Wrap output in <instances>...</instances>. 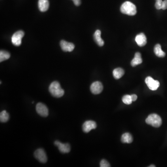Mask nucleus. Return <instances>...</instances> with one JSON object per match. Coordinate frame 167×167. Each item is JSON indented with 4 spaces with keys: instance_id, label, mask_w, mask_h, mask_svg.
Returning a JSON list of instances; mask_svg holds the SVG:
<instances>
[{
    "instance_id": "obj_2",
    "label": "nucleus",
    "mask_w": 167,
    "mask_h": 167,
    "mask_svg": "<svg viewBox=\"0 0 167 167\" xmlns=\"http://www.w3.org/2000/svg\"><path fill=\"white\" fill-rule=\"evenodd\" d=\"M120 11L123 14L130 16H133L137 13L136 6L133 3L129 1L123 3L121 6Z\"/></svg>"
},
{
    "instance_id": "obj_15",
    "label": "nucleus",
    "mask_w": 167,
    "mask_h": 167,
    "mask_svg": "<svg viewBox=\"0 0 167 167\" xmlns=\"http://www.w3.org/2000/svg\"><path fill=\"white\" fill-rule=\"evenodd\" d=\"M101 32L100 30H97L94 34V39L96 43L100 47H102L104 45V41L101 37Z\"/></svg>"
},
{
    "instance_id": "obj_5",
    "label": "nucleus",
    "mask_w": 167,
    "mask_h": 167,
    "mask_svg": "<svg viewBox=\"0 0 167 167\" xmlns=\"http://www.w3.org/2000/svg\"><path fill=\"white\" fill-rule=\"evenodd\" d=\"M145 82L149 88L152 91L157 90L160 86V83L158 81H155L150 76L146 78Z\"/></svg>"
},
{
    "instance_id": "obj_17",
    "label": "nucleus",
    "mask_w": 167,
    "mask_h": 167,
    "mask_svg": "<svg viewBox=\"0 0 167 167\" xmlns=\"http://www.w3.org/2000/svg\"><path fill=\"white\" fill-rule=\"evenodd\" d=\"M124 74L125 71L121 68H117L113 71V77L116 79H119L122 78Z\"/></svg>"
},
{
    "instance_id": "obj_19",
    "label": "nucleus",
    "mask_w": 167,
    "mask_h": 167,
    "mask_svg": "<svg viewBox=\"0 0 167 167\" xmlns=\"http://www.w3.org/2000/svg\"><path fill=\"white\" fill-rule=\"evenodd\" d=\"M10 115L6 111L4 110L0 113V121L1 123H6L9 121Z\"/></svg>"
},
{
    "instance_id": "obj_20",
    "label": "nucleus",
    "mask_w": 167,
    "mask_h": 167,
    "mask_svg": "<svg viewBox=\"0 0 167 167\" xmlns=\"http://www.w3.org/2000/svg\"><path fill=\"white\" fill-rule=\"evenodd\" d=\"M10 57V54L9 52L6 51H1L0 52V62H1L9 59Z\"/></svg>"
},
{
    "instance_id": "obj_4",
    "label": "nucleus",
    "mask_w": 167,
    "mask_h": 167,
    "mask_svg": "<svg viewBox=\"0 0 167 167\" xmlns=\"http://www.w3.org/2000/svg\"><path fill=\"white\" fill-rule=\"evenodd\" d=\"M34 155L35 158L40 163H45L47 162L48 158L47 154L42 149H38L35 150L34 153Z\"/></svg>"
},
{
    "instance_id": "obj_21",
    "label": "nucleus",
    "mask_w": 167,
    "mask_h": 167,
    "mask_svg": "<svg viewBox=\"0 0 167 167\" xmlns=\"http://www.w3.org/2000/svg\"><path fill=\"white\" fill-rule=\"evenodd\" d=\"M122 101L125 104L130 105L132 102L131 96L129 95H126L124 96L122 98Z\"/></svg>"
},
{
    "instance_id": "obj_3",
    "label": "nucleus",
    "mask_w": 167,
    "mask_h": 167,
    "mask_svg": "<svg viewBox=\"0 0 167 167\" xmlns=\"http://www.w3.org/2000/svg\"><path fill=\"white\" fill-rule=\"evenodd\" d=\"M146 123L153 127L158 128L162 125V120L158 115L157 114H151L146 119Z\"/></svg>"
},
{
    "instance_id": "obj_16",
    "label": "nucleus",
    "mask_w": 167,
    "mask_h": 167,
    "mask_svg": "<svg viewBox=\"0 0 167 167\" xmlns=\"http://www.w3.org/2000/svg\"><path fill=\"white\" fill-rule=\"evenodd\" d=\"M154 51L155 54V55L158 57L163 58L166 55L165 52H163L162 50L161 45L159 44H157L155 46Z\"/></svg>"
},
{
    "instance_id": "obj_26",
    "label": "nucleus",
    "mask_w": 167,
    "mask_h": 167,
    "mask_svg": "<svg viewBox=\"0 0 167 167\" xmlns=\"http://www.w3.org/2000/svg\"><path fill=\"white\" fill-rule=\"evenodd\" d=\"M130 96H131V100H132V102L135 101L137 100V98H138V96L136 94H132V95Z\"/></svg>"
},
{
    "instance_id": "obj_10",
    "label": "nucleus",
    "mask_w": 167,
    "mask_h": 167,
    "mask_svg": "<svg viewBox=\"0 0 167 167\" xmlns=\"http://www.w3.org/2000/svg\"><path fill=\"white\" fill-rule=\"evenodd\" d=\"M97 127V124L93 121H86L83 125V130L85 133H88L93 129H95Z\"/></svg>"
},
{
    "instance_id": "obj_22",
    "label": "nucleus",
    "mask_w": 167,
    "mask_h": 167,
    "mask_svg": "<svg viewBox=\"0 0 167 167\" xmlns=\"http://www.w3.org/2000/svg\"><path fill=\"white\" fill-rule=\"evenodd\" d=\"M155 7L157 10H159L162 9L163 1L162 0H155Z\"/></svg>"
},
{
    "instance_id": "obj_1",
    "label": "nucleus",
    "mask_w": 167,
    "mask_h": 167,
    "mask_svg": "<svg viewBox=\"0 0 167 167\" xmlns=\"http://www.w3.org/2000/svg\"><path fill=\"white\" fill-rule=\"evenodd\" d=\"M49 91L51 95L56 98L62 97L64 93V90L62 88L60 84L57 81H54L50 84Z\"/></svg>"
},
{
    "instance_id": "obj_14",
    "label": "nucleus",
    "mask_w": 167,
    "mask_h": 167,
    "mask_svg": "<svg viewBox=\"0 0 167 167\" xmlns=\"http://www.w3.org/2000/svg\"><path fill=\"white\" fill-rule=\"evenodd\" d=\"M143 62L141 54L139 52H137L135 54L134 58L131 60V65L132 67H135L138 64H141Z\"/></svg>"
},
{
    "instance_id": "obj_18",
    "label": "nucleus",
    "mask_w": 167,
    "mask_h": 167,
    "mask_svg": "<svg viewBox=\"0 0 167 167\" xmlns=\"http://www.w3.org/2000/svg\"><path fill=\"white\" fill-rule=\"evenodd\" d=\"M121 141L123 143L130 144L133 142V138L130 134L129 133H125L122 135Z\"/></svg>"
},
{
    "instance_id": "obj_13",
    "label": "nucleus",
    "mask_w": 167,
    "mask_h": 167,
    "mask_svg": "<svg viewBox=\"0 0 167 167\" xmlns=\"http://www.w3.org/2000/svg\"><path fill=\"white\" fill-rule=\"evenodd\" d=\"M49 6L48 0H39L38 7L40 10L41 12L47 11Z\"/></svg>"
},
{
    "instance_id": "obj_11",
    "label": "nucleus",
    "mask_w": 167,
    "mask_h": 167,
    "mask_svg": "<svg viewBox=\"0 0 167 167\" xmlns=\"http://www.w3.org/2000/svg\"><path fill=\"white\" fill-rule=\"evenodd\" d=\"M60 45L62 49L64 52H72L75 48V45L73 43L68 42L65 40L60 41Z\"/></svg>"
},
{
    "instance_id": "obj_24",
    "label": "nucleus",
    "mask_w": 167,
    "mask_h": 167,
    "mask_svg": "<svg viewBox=\"0 0 167 167\" xmlns=\"http://www.w3.org/2000/svg\"><path fill=\"white\" fill-rule=\"evenodd\" d=\"M162 9L163 10H166L167 9V0H164L163 1L162 5Z\"/></svg>"
},
{
    "instance_id": "obj_23",
    "label": "nucleus",
    "mask_w": 167,
    "mask_h": 167,
    "mask_svg": "<svg viewBox=\"0 0 167 167\" xmlns=\"http://www.w3.org/2000/svg\"><path fill=\"white\" fill-rule=\"evenodd\" d=\"M100 167H111V165L106 160L103 159V160H101L100 163Z\"/></svg>"
},
{
    "instance_id": "obj_9",
    "label": "nucleus",
    "mask_w": 167,
    "mask_h": 167,
    "mask_svg": "<svg viewBox=\"0 0 167 167\" xmlns=\"http://www.w3.org/2000/svg\"><path fill=\"white\" fill-rule=\"evenodd\" d=\"M90 89L93 94L95 95L100 94L103 90V85L100 82H94L91 85Z\"/></svg>"
},
{
    "instance_id": "obj_27",
    "label": "nucleus",
    "mask_w": 167,
    "mask_h": 167,
    "mask_svg": "<svg viewBox=\"0 0 167 167\" xmlns=\"http://www.w3.org/2000/svg\"><path fill=\"white\" fill-rule=\"evenodd\" d=\"M155 165H151L149 166V167H155Z\"/></svg>"
},
{
    "instance_id": "obj_7",
    "label": "nucleus",
    "mask_w": 167,
    "mask_h": 167,
    "mask_svg": "<svg viewBox=\"0 0 167 167\" xmlns=\"http://www.w3.org/2000/svg\"><path fill=\"white\" fill-rule=\"evenodd\" d=\"M24 35L23 31L20 30L13 34L12 37V42L15 46H19L21 44V40Z\"/></svg>"
},
{
    "instance_id": "obj_8",
    "label": "nucleus",
    "mask_w": 167,
    "mask_h": 167,
    "mask_svg": "<svg viewBox=\"0 0 167 167\" xmlns=\"http://www.w3.org/2000/svg\"><path fill=\"white\" fill-rule=\"evenodd\" d=\"M54 144L58 147L59 149L60 152L63 154L68 153L71 150L70 144L68 143L62 144L59 141H56L54 142Z\"/></svg>"
},
{
    "instance_id": "obj_25",
    "label": "nucleus",
    "mask_w": 167,
    "mask_h": 167,
    "mask_svg": "<svg viewBox=\"0 0 167 167\" xmlns=\"http://www.w3.org/2000/svg\"><path fill=\"white\" fill-rule=\"evenodd\" d=\"M74 2L75 5L78 6L80 5L81 4V0H73Z\"/></svg>"
},
{
    "instance_id": "obj_6",
    "label": "nucleus",
    "mask_w": 167,
    "mask_h": 167,
    "mask_svg": "<svg viewBox=\"0 0 167 167\" xmlns=\"http://www.w3.org/2000/svg\"><path fill=\"white\" fill-rule=\"evenodd\" d=\"M36 111L40 116L47 117L49 114L48 109L47 106L41 103H39L36 106Z\"/></svg>"
},
{
    "instance_id": "obj_12",
    "label": "nucleus",
    "mask_w": 167,
    "mask_h": 167,
    "mask_svg": "<svg viewBox=\"0 0 167 167\" xmlns=\"http://www.w3.org/2000/svg\"><path fill=\"white\" fill-rule=\"evenodd\" d=\"M135 41L139 47H144L147 43V38L144 33H140L136 35Z\"/></svg>"
}]
</instances>
